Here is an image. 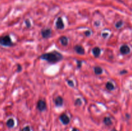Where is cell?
I'll return each mask as SVG.
<instances>
[{
  "mask_svg": "<svg viewBox=\"0 0 132 131\" xmlns=\"http://www.w3.org/2000/svg\"><path fill=\"white\" fill-rule=\"evenodd\" d=\"M40 58L50 63H56L63 59V55L57 51H52L50 53H44L41 55Z\"/></svg>",
  "mask_w": 132,
  "mask_h": 131,
  "instance_id": "1",
  "label": "cell"
},
{
  "mask_svg": "<svg viewBox=\"0 0 132 131\" xmlns=\"http://www.w3.org/2000/svg\"><path fill=\"white\" fill-rule=\"evenodd\" d=\"M0 45L3 46H12L14 43L11 40L9 35H3L0 37Z\"/></svg>",
  "mask_w": 132,
  "mask_h": 131,
  "instance_id": "2",
  "label": "cell"
},
{
  "mask_svg": "<svg viewBox=\"0 0 132 131\" xmlns=\"http://www.w3.org/2000/svg\"><path fill=\"white\" fill-rule=\"evenodd\" d=\"M37 109L40 111H43L46 109V103L44 100H39L37 102Z\"/></svg>",
  "mask_w": 132,
  "mask_h": 131,
  "instance_id": "3",
  "label": "cell"
},
{
  "mask_svg": "<svg viewBox=\"0 0 132 131\" xmlns=\"http://www.w3.org/2000/svg\"><path fill=\"white\" fill-rule=\"evenodd\" d=\"M60 120L61 121L62 123L64 125H68L70 123V118L65 114H62L59 117Z\"/></svg>",
  "mask_w": 132,
  "mask_h": 131,
  "instance_id": "4",
  "label": "cell"
},
{
  "mask_svg": "<svg viewBox=\"0 0 132 131\" xmlns=\"http://www.w3.org/2000/svg\"><path fill=\"white\" fill-rule=\"evenodd\" d=\"M64 24L63 23V19L61 18H58L57 19V21H56V28L57 29H59V30H62V29L64 28Z\"/></svg>",
  "mask_w": 132,
  "mask_h": 131,
  "instance_id": "5",
  "label": "cell"
},
{
  "mask_svg": "<svg viewBox=\"0 0 132 131\" xmlns=\"http://www.w3.org/2000/svg\"><path fill=\"white\" fill-rule=\"evenodd\" d=\"M130 49L127 45H123L120 48V52L123 55H126L129 53Z\"/></svg>",
  "mask_w": 132,
  "mask_h": 131,
  "instance_id": "6",
  "label": "cell"
},
{
  "mask_svg": "<svg viewBox=\"0 0 132 131\" xmlns=\"http://www.w3.org/2000/svg\"><path fill=\"white\" fill-rule=\"evenodd\" d=\"M51 30L50 28L43 29L41 30V35L43 38H48L51 35Z\"/></svg>",
  "mask_w": 132,
  "mask_h": 131,
  "instance_id": "7",
  "label": "cell"
},
{
  "mask_svg": "<svg viewBox=\"0 0 132 131\" xmlns=\"http://www.w3.org/2000/svg\"><path fill=\"white\" fill-rule=\"evenodd\" d=\"M74 50L77 53L80 55H84L85 54V49L83 48V46H80V45H76L74 47Z\"/></svg>",
  "mask_w": 132,
  "mask_h": 131,
  "instance_id": "8",
  "label": "cell"
},
{
  "mask_svg": "<svg viewBox=\"0 0 132 131\" xmlns=\"http://www.w3.org/2000/svg\"><path fill=\"white\" fill-rule=\"evenodd\" d=\"M92 53L95 57H98L99 55L101 54V49L99 47H95L94 48H93Z\"/></svg>",
  "mask_w": 132,
  "mask_h": 131,
  "instance_id": "9",
  "label": "cell"
},
{
  "mask_svg": "<svg viewBox=\"0 0 132 131\" xmlns=\"http://www.w3.org/2000/svg\"><path fill=\"white\" fill-rule=\"evenodd\" d=\"M63 104V100L61 96H57L55 100V104L56 106H61Z\"/></svg>",
  "mask_w": 132,
  "mask_h": 131,
  "instance_id": "10",
  "label": "cell"
},
{
  "mask_svg": "<svg viewBox=\"0 0 132 131\" xmlns=\"http://www.w3.org/2000/svg\"><path fill=\"white\" fill-rule=\"evenodd\" d=\"M6 125H7V126L8 127V128H13L14 125H15V122H14V120L12 119V118H10V119H8V120L7 121Z\"/></svg>",
  "mask_w": 132,
  "mask_h": 131,
  "instance_id": "11",
  "label": "cell"
},
{
  "mask_svg": "<svg viewBox=\"0 0 132 131\" xmlns=\"http://www.w3.org/2000/svg\"><path fill=\"white\" fill-rule=\"evenodd\" d=\"M60 42L63 46H67L68 45V39L65 36H62L61 37H60L59 39Z\"/></svg>",
  "mask_w": 132,
  "mask_h": 131,
  "instance_id": "12",
  "label": "cell"
},
{
  "mask_svg": "<svg viewBox=\"0 0 132 131\" xmlns=\"http://www.w3.org/2000/svg\"><path fill=\"white\" fill-rule=\"evenodd\" d=\"M104 123L106 125V126H110L112 124V122L111 120V119L109 117H106L104 118V120H103Z\"/></svg>",
  "mask_w": 132,
  "mask_h": 131,
  "instance_id": "13",
  "label": "cell"
},
{
  "mask_svg": "<svg viewBox=\"0 0 132 131\" xmlns=\"http://www.w3.org/2000/svg\"><path fill=\"white\" fill-rule=\"evenodd\" d=\"M106 88L108 90L112 91L114 89V85H113V84H112V82H108L106 84Z\"/></svg>",
  "mask_w": 132,
  "mask_h": 131,
  "instance_id": "14",
  "label": "cell"
},
{
  "mask_svg": "<svg viewBox=\"0 0 132 131\" xmlns=\"http://www.w3.org/2000/svg\"><path fill=\"white\" fill-rule=\"evenodd\" d=\"M94 72L96 75H101L102 73V69L101 67L96 66L94 68Z\"/></svg>",
  "mask_w": 132,
  "mask_h": 131,
  "instance_id": "15",
  "label": "cell"
},
{
  "mask_svg": "<svg viewBox=\"0 0 132 131\" xmlns=\"http://www.w3.org/2000/svg\"><path fill=\"white\" fill-rule=\"evenodd\" d=\"M122 26H123V21H119L117 23H116L115 24V27L117 28H119L121 27Z\"/></svg>",
  "mask_w": 132,
  "mask_h": 131,
  "instance_id": "16",
  "label": "cell"
},
{
  "mask_svg": "<svg viewBox=\"0 0 132 131\" xmlns=\"http://www.w3.org/2000/svg\"><path fill=\"white\" fill-rule=\"evenodd\" d=\"M81 103H82L81 100L79 98H78V99H77L76 100H75V105H77V106H81Z\"/></svg>",
  "mask_w": 132,
  "mask_h": 131,
  "instance_id": "17",
  "label": "cell"
},
{
  "mask_svg": "<svg viewBox=\"0 0 132 131\" xmlns=\"http://www.w3.org/2000/svg\"><path fill=\"white\" fill-rule=\"evenodd\" d=\"M21 131H31V130H30V127H29V126H26V127H23Z\"/></svg>",
  "mask_w": 132,
  "mask_h": 131,
  "instance_id": "18",
  "label": "cell"
},
{
  "mask_svg": "<svg viewBox=\"0 0 132 131\" xmlns=\"http://www.w3.org/2000/svg\"><path fill=\"white\" fill-rule=\"evenodd\" d=\"M67 82H68V84H69L70 85L71 87H74V83H73V82H72V80H67Z\"/></svg>",
  "mask_w": 132,
  "mask_h": 131,
  "instance_id": "19",
  "label": "cell"
},
{
  "mask_svg": "<svg viewBox=\"0 0 132 131\" xmlns=\"http://www.w3.org/2000/svg\"><path fill=\"white\" fill-rule=\"evenodd\" d=\"M25 23H26V24H27V27H30V21L29 20H26L25 21Z\"/></svg>",
  "mask_w": 132,
  "mask_h": 131,
  "instance_id": "20",
  "label": "cell"
},
{
  "mask_svg": "<svg viewBox=\"0 0 132 131\" xmlns=\"http://www.w3.org/2000/svg\"><path fill=\"white\" fill-rule=\"evenodd\" d=\"M77 67L78 68H81V64H82V61H77Z\"/></svg>",
  "mask_w": 132,
  "mask_h": 131,
  "instance_id": "21",
  "label": "cell"
},
{
  "mask_svg": "<svg viewBox=\"0 0 132 131\" xmlns=\"http://www.w3.org/2000/svg\"><path fill=\"white\" fill-rule=\"evenodd\" d=\"M18 71H21V66L20 65H18Z\"/></svg>",
  "mask_w": 132,
  "mask_h": 131,
  "instance_id": "22",
  "label": "cell"
},
{
  "mask_svg": "<svg viewBox=\"0 0 132 131\" xmlns=\"http://www.w3.org/2000/svg\"><path fill=\"white\" fill-rule=\"evenodd\" d=\"M85 35H86V36H89V35H90V31H87L85 32Z\"/></svg>",
  "mask_w": 132,
  "mask_h": 131,
  "instance_id": "23",
  "label": "cell"
},
{
  "mask_svg": "<svg viewBox=\"0 0 132 131\" xmlns=\"http://www.w3.org/2000/svg\"><path fill=\"white\" fill-rule=\"evenodd\" d=\"M127 73L126 71V70H123V71H121L120 73H121V74H123V73Z\"/></svg>",
  "mask_w": 132,
  "mask_h": 131,
  "instance_id": "24",
  "label": "cell"
},
{
  "mask_svg": "<svg viewBox=\"0 0 132 131\" xmlns=\"http://www.w3.org/2000/svg\"><path fill=\"white\" fill-rule=\"evenodd\" d=\"M108 34H102V36H104V37H106V36H108Z\"/></svg>",
  "mask_w": 132,
  "mask_h": 131,
  "instance_id": "25",
  "label": "cell"
},
{
  "mask_svg": "<svg viewBox=\"0 0 132 131\" xmlns=\"http://www.w3.org/2000/svg\"><path fill=\"white\" fill-rule=\"evenodd\" d=\"M72 131H77V128H74V129L72 130Z\"/></svg>",
  "mask_w": 132,
  "mask_h": 131,
  "instance_id": "26",
  "label": "cell"
},
{
  "mask_svg": "<svg viewBox=\"0 0 132 131\" xmlns=\"http://www.w3.org/2000/svg\"><path fill=\"white\" fill-rule=\"evenodd\" d=\"M111 131H117V130L115 129V128H113V129H112V130H111Z\"/></svg>",
  "mask_w": 132,
  "mask_h": 131,
  "instance_id": "27",
  "label": "cell"
}]
</instances>
